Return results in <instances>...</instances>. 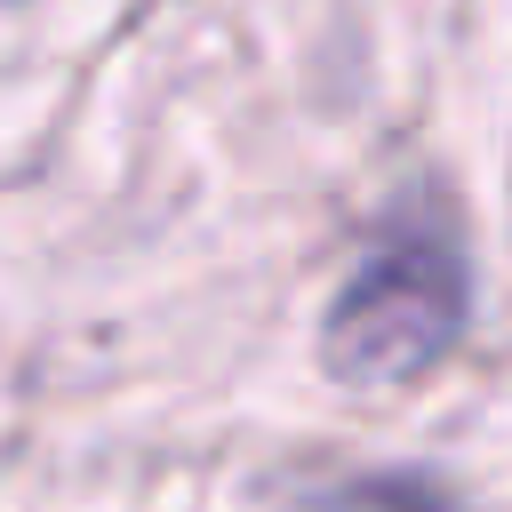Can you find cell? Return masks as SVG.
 Wrapping results in <instances>:
<instances>
[{
	"label": "cell",
	"instance_id": "cell-2",
	"mask_svg": "<svg viewBox=\"0 0 512 512\" xmlns=\"http://www.w3.org/2000/svg\"><path fill=\"white\" fill-rule=\"evenodd\" d=\"M312 512H456V504L440 488H424V480L384 472V480H344V488L312 496Z\"/></svg>",
	"mask_w": 512,
	"mask_h": 512
},
{
	"label": "cell",
	"instance_id": "cell-1",
	"mask_svg": "<svg viewBox=\"0 0 512 512\" xmlns=\"http://www.w3.org/2000/svg\"><path fill=\"white\" fill-rule=\"evenodd\" d=\"M464 336V248L440 216H400L320 320V360L352 392H392L440 368Z\"/></svg>",
	"mask_w": 512,
	"mask_h": 512
}]
</instances>
